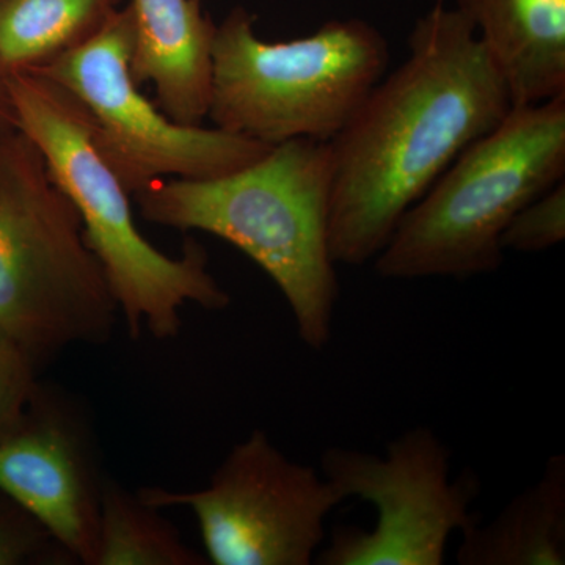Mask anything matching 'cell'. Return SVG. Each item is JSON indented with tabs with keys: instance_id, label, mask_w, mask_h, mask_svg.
I'll use <instances>...</instances> for the list:
<instances>
[{
	"instance_id": "6da1fadb",
	"label": "cell",
	"mask_w": 565,
	"mask_h": 565,
	"mask_svg": "<svg viewBox=\"0 0 565 565\" xmlns=\"http://www.w3.org/2000/svg\"><path fill=\"white\" fill-rule=\"evenodd\" d=\"M508 85L470 21L438 2L408 55L330 143L333 262L364 266L457 156L511 111Z\"/></svg>"
},
{
	"instance_id": "7a4b0ae2",
	"label": "cell",
	"mask_w": 565,
	"mask_h": 565,
	"mask_svg": "<svg viewBox=\"0 0 565 565\" xmlns=\"http://www.w3.org/2000/svg\"><path fill=\"white\" fill-rule=\"evenodd\" d=\"M329 141L296 139L212 180H159L134 193L145 221L204 232L239 248L269 275L307 348L332 340L340 299L329 244Z\"/></svg>"
},
{
	"instance_id": "3957f363",
	"label": "cell",
	"mask_w": 565,
	"mask_h": 565,
	"mask_svg": "<svg viewBox=\"0 0 565 565\" xmlns=\"http://www.w3.org/2000/svg\"><path fill=\"white\" fill-rule=\"evenodd\" d=\"M18 126L39 148L55 184L76 207L88 247L102 263L132 338L178 337L182 308L225 310L230 294L210 270L207 253L188 239L169 256L134 221L131 192L111 169L81 104L36 73L6 74Z\"/></svg>"
},
{
	"instance_id": "277c9868",
	"label": "cell",
	"mask_w": 565,
	"mask_h": 565,
	"mask_svg": "<svg viewBox=\"0 0 565 565\" xmlns=\"http://www.w3.org/2000/svg\"><path fill=\"white\" fill-rule=\"evenodd\" d=\"M564 174L565 95L512 107L405 212L375 256V273L386 280L494 273L509 223Z\"/></svg>"
},
{
	"instance_id": "5b68a950",
	"label": "cell",
	"mask_w": 565,
	"mask_h": 565,
	"mask_svg": "<svg viewBox=\"0 0 565 565\" xmlns=\"http://www.w3.org/2000/svg\"><path fill=\"white\" fill-rule=\"evenodd\" d=\"M120 318L76 207L21 129L0 134V329L39 367L103 345Z\"/></svg>"
},
{
	"instance_id": "8992f818",
	"label": "cell",
	"mask_w": 565,
	"mask_h": 565,
	"mask_svg": "<svg viewBox=\"0 0 565 565\" xmlns=\"http://www.w3.org/2000/svg\"><path fill=\"white\" fill-rule=\"evenodd\" d=\"M390 63L388 41L363 20L326 22L311 35L262 40L234 9L215 29L210 115L215 128L259 143L332 141Z\"/></svg>"
},
{
	"instance_id": "52a82bcc",
	"label": "cell",
	"mask_w": 565,
	"mask_h": 565,
	"mask_svg": "<svg viewBox=\"0 0 565 565\" xmlns=\"http://www.w3.org/2000/svg\"><path fill=\"white\" fill-rule=\"evenodd\" d=\"M131 50V10L125 7L76 50L29 73L54 82L81 104L96 143L132 196L159 180L225 177L273 148L167 117L134 81Z\"/></svg>"
},
{
	"instance_id": "ba28073f",
	"label": "cell",
	"mask_w": 565,
	"mask_h": 565,
	"mask_svg": "<svg viewBox=\"0 0 565 565\" xmlns=\"http://www.w3.org/2000/svg\"><path fill=\"white\" fill-rule=\"evenodd\" d=\"M321 473L344 501L359 498L377 514L370 531L338 527L316 555L321 565H441L452 534L478 522V476L452 479L451 449L429 427L401 434L385 456L332 446Z\"/></svg>"
},
{
	"instance_id": "9c48e42d",
	"label": "cell",
	"mask_w": 565,
	"mask_h": 565,
	"mask_svg": "<svg viewBox=\"0 0 565 565\" xmlns=\"http://www.w3.org/2000/svg\"><path fill=\"white\" fill-rule=\"evenodd\" d=\"M139 494L161 511L193 512L214 565L313 564L327 516L344 501L315 467L294 462L259 429L233 446L204 489L143 487Z\"/></svg>"
},
{
	"instance_id": "30bf717a",
	"label": "cell",
	"mask_w": 565,
	"mask_h": 565,
	"mask_svg": "<svg viewBox=\"0 0 565 565\" xmlns=\"http://www.w3.org/2000/svg\"><path fill=\"white\" fill-rule=\"evenodd\" d=\"M106 478L87 408L68 390L40 381L17 429L0 441V492L77 564L93 565Z\"/></svg>"
},
{
	"instance_id": "8fae6325",
	"label": "cell",
	"mask_w": 565,
	"mask_h": 565,
	"mask_svg": "<svg viewBox=\"0 0 565 565\" xmlns=\"http://www.w3.org/2000/svg\"><path fill=\"white\" fill-rule=\"evenodd\" d=\"M128 7L134 81L154 87L167 117L181 125H202L210 115L217 29L202 0H131Z\"/></svg>"
},
{
	"instance_id": "7c38bea8",
	"label": "cell",
	"mask_w": 565,
	"mask_h": 565,
	"mask_svg": "<svg viewBox=\"0 0 565 565\" xmlns=\"http://www.w3.org/2000/svg\"><path fill=\"white\" fill-rule=\"evenodd\" d=\"M514 106L565 95V0H457Z\"/></svg>"
},
{
	"instance_id": "4fadbf2b",
	"label": "cell",
	"mask_w": 565,
	"mask_h": 565,
	"mask_svg": "<svg viewBox=\"0 0 565 565\" xmlns=\"http://www.w3.org/2000/svg\"><path fill=\"white\" fill-rule=\"evenodd\" d=\"M456 559L460 565H564L565 456L550 457L537 482L492 522L468 526Z\"/></svg>"
},
{
	"instance_id": "5bb4252c",
	"label": "cell",
	"mask_w": 565,
	"mask_h": 565,
	"mask_svg": "<svg viewBox=\"0 0 565 565\" xmlns=\"http://www.w3.org/2000/svg\"><path fill=\"white\" fill-rule=\"evenodd\" d=\"M120 0H0V71L43 68L90 40Z\"/></svg>"
},
{
	"instance_id": "9a60e30c",
	"label": "cell",
	"mask_w": 565,
	"mask_h": 565,
	"mask_svg": "<svg viewBox=\"0 0 565 565\" xmlns=\"http://www.w3.org/2000/svg\"><path fill=\"white\" fill-rule=\"evenodd\" d=\"M206 564V556L182 541L161 509L106 478L93 565Z\"/></svg>"
},
{
	"instance_id": "2e32d148",
	"label": "cell",
	"mask_w": 565,
	"mask_h": 565,
	"mask_svg": "<svg viewBox=\"0 0 565 565\" xmlns=\"http://www.w3.org/2000/svg\"><path fill=\"white\" fill-rule=\"evenodd\" d=\"M76 559L28 511L0 492V565H71Z\"/></svg>"
},
{
	"instance_id": "e0dca14e",
	"label": "cell",
	"mask_w": 565,
	"mask_h": 565,
	"mask_svg": "<svg viewBox=\"0 0 565 565\" xmlns=\"http://www.w3.org/2000/svg\"><path fill=\"white\" fill-rule=\"evenodd\" d=\"M565 239V181L526 204L501 237L503 250L545 252Z\"/></svg>"
},
{
	"instance_id": "ac0fdd59",
	"label": "cell",
	"mask_w": 565,
	"mask_h": 565,
	"mask_svg": "<svg viewBox=\"0 0 565 565\" xmlns=\"http://www.w3.org/2000/svg\"><path fill=\"white\" fill-rule=\"evenodd\" d=\"M40 374L21 345L0 329V441L20 424Z\"/></svg>"
},
{
	"instance_id": "d6986e66",
	"label": "cell",
	"mask_w": 565,
	"mask_h": 565,
	"mask_svg": "<svg viewBox=\"0 0 565 565\" xmlns=\"http://www.w3.org/2000/svg\"><path fill=\"white\" fill-rule=\"evenodd\" d=\"M20 129L13 103H11L9 88H7L6 74L0 71V134Z\"/></svg>"
}]
</instances>
